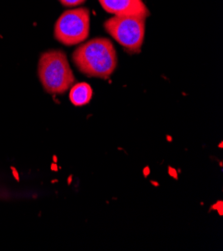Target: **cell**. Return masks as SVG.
<instances>
[{"label": "cell", "instance_id": "6da1fadb", "mask_svg": "<svg viewBox=\"0 0 223 251\" xmlns=\"http://www.w3.org/2000/svg\"><path fill=\"white\" fill-rule=\"evenodd\" d=\"M72 60L77 69L88 77L108 78L117 66L113 43L107 38H93L75 49Z\"/></svg>", "mask_w": 223, "mask_h": 251}, {"label": "cell", "instance_id": "7a4b0ae2", "mask_svg": "<svg viewBox=\"0 0 223 251\" xmlns=\"http://www.w3.org/2000/svg\"><path fill=\"white\" fill-rule=\"evenodd\" d=\"M38 76L44 90L51 94H62L75 82L66 54L58 49L48 50L41 54Z\"/></svg>", "mask_w": 223, "mask_h": 251}, {"label": "cell", "instance_id": "3957f363", "mask_svg": "<svg viewBox=\"0 0 223 251\" xmlns=\"http://www.w3.org/2000/svg\"><path fill=\"white\" fill-rule=\"evenodd\" d=\"M146 18L114 16L104 22V29L129 53L140 52L145 36Z\"/></svg>", "mask_w": 223, "mask_h": 251}, {"label": "cell", "instance_id": "277c9868", "mask_svg": "<svg viewBox=\"0 0 223 251\" xmlns=\"http://www.w3.org/2000/svg\"><path fill=\"white\" fill-rule=\"evenodd\" d=\"M90 30V11L85 7L64 11L54 26V37L64 45L85 41Z\"/></svg>", "mask_w": 223, "mask_h": 251}, {"label": "cell", "instance_id": "5b68a950", "mask_svg": "<svg viewBox=\"0 0 223 251\" xmlns=\"http://www.w3.org/2000/svg\"><path fill=\"white\" fill-rule=\"evenodd\" d=\"M103 9L114 16H137L146 18L149 10L142 0H99Z\"/></svg>", "mask_w": 223, "mask_h": 251}, {"label": "cell", "instance_id": "8992f818", "mask_svg": "<svg viewBox=\"0 0 223 251\" xmlns=\"http://www.w3.org/2000/svg\"><path fill=\"white\" fill-rule=\"evenodd\" d=\"M92 97V89L87 83H77L71 86L69 98L72 104L81 106L89 103Z\"/></svg>", "mask_w": 223, "mask_h": 251}, {"label": "cell", "instance_id": "52a82bcc", "mask_svg": "<svg viewBox=\"0 0 223 251\" xmlns=\"http://www.w3.org/2000/svg\"><path fill=\"white\" fill-rule=\"evenodd\" d=\"M86 0H59V2L66 7H73L84 3Z\"/></svg>", "mask_w": 223, "mask_h": 251}]
</instances>
